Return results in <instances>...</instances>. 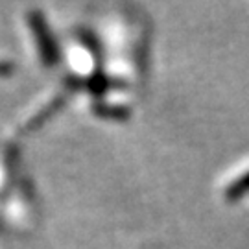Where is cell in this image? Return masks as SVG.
I'll return each instance as SVG.
<instances>
[{"mask_svg": "<svg viewBox=\"0 0 249 249\" xmlns=\"http://www.w3.org/2000/svg\"><path fill=\"white\" fill-rule=\"evenodd\" d=\"M20 26L36 61L43 69H55L63 61V52L45 11L37 8L24 9L20 15Z\"/></svg>", "mask_w": 249, "mask_h": 249, "instance_id": "cell-1", "label": "cell"}, {"mask_svg": "<svg viewBox=\"0 0 249 249\" xmlns=\"http://www.w3.org/2000/svg\"><path fill=\"white\" fill-rule=\"evenodd\" d=\"M92 113L109 118V120H125L129 116V109L124 106H115V104H106V102H96L92 106Z\"/></svg>", "mask_w": 249, "mask_h": 249, "instance_id": "cell-2", "label": "cell"}, {"mask_svg": "<svg viewBox=\"0 0 249 249\" xmlns=\"http://www.w3.org/2000/svg\"><path fill=\"white\" fill-rule=\"evenodd\" d=\"M249 194V170L248 172H244L242 176L231 181L227 188H225V199L227 201H238L242 199L244 196H248Z\"/></svg>", "mask_w": 249, "mask_h": 249, "instance_id": "cell-3", "label": "cell"}, {"mask_svg": "<svg viewBox=\"0 0 249 249\" xmlns=\"http://www.w3.org/2000/svg\"><path fill=\"white\" fill-rule=\"evenodd\" d=\"M15 69H17L15 61H13L9 55L0 52V81L11 78V76L15 74Z\"/></svg>", "mask_w": 249, "mask_h": 249, "instance_id": "cell-4", "label": "cell"}]
</instances>
